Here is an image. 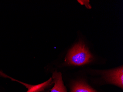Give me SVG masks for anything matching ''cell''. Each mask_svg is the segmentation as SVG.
<instances>
[{"label":"cell","instance_id":"obj_1","mask_svg":"<svg viewBox=\"0 0 123 92\" xmlns=\"http://www.w3.org/2000/svg\"><path fill=\"white\" fill-rule=\"evenodd\" d=\"M92 56L83 43L79 42L69 51L66 61L69 65L81 66L91 62Z\"/></svg>","mask_w":123,"mask_h":92},{"label":"cell","instance_id":"obj_2","mask_svg":"<svg viewBox=\"0 0 123 92\" xmlns=\"http://www.w3.org/2000/svg\"><path fill=\"white\" fill-rule=\"evenodd\" d=\"M107 79L111 83L116 84L123 88V67L117 69L111 70L106 74Z\"/></svg>","mask_w":123,"mask_h":92},{"label":"cell","instance_id":"obj_3","mask_svg":"<svg viewBox=\"0 0 123 92\" xmlns=\"http://www.w3.org/2000/svg\"><path fill=\"white\" fill-rule=\"evenodd\" d=\"M52 78L54 86L50 92H67L63 81L61 73L55 71L53 73Z\"/></svg>","mask_w":123,"mask_h":92},{"label":"cell","instance_id":"obj_4","mask_svg":"<svg viewBox=\"0 0 123 92\" xmlns=\"http://www.w3.org/2000/svg\"><path fill=\"white\" fill-rule=\"evenodd\" d=\"M52 79L50 78L47 81L37 85H31L23 83L21 81L15 80V81H17L20 83L25 86L28 89V91L26 92H40L43 91L45 88L51 85V84Z\"/></svg>","mask_w":123,"mask_h":92},{"label":"cell","instance_id":"obj_5","mask_svg":"<svg viewBox=\"0 0 123 92\" xmlns=\"http://www.w3.org/2000/svg\"><path fill=\"white\" fill-rule=\"evenodd\" d=\"M71 92H97L83 82H76L74 84Z\"/></svg>","mask_w":123,"mask_h":92}]
</instances>
